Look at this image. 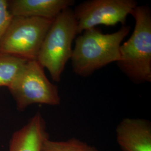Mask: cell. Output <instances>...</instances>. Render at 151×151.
<instances>
[{
    "label": "cell",
    "instance_id": "10",
    "mask_svg": "<svg viewBox=\"0 0 151 151\" xmlns=\"http://www.w3.org/2000/svg\"><path fill=\"white\" fill-rule=\"evenodd\" d=\"M27 62L12 55L0 53V86H10Z\"/></svg>",
    "mask_w": 151,
    "mask_h": 151
},
{
    "label": "cell",
    "instance_id": "1",
    "mask_svg": "<svg viewBox=\"0 0 151 151\" xmlns=\"http://www.w3.org/2000/svg\"><path fill=\"white\" fill-rule=\"evenodd\" d=\"M130 27L125 25L119 30L104 34L94 27L76 37L70 58L73 71L77 75L88 77L95 71L120 60V47Z\"/></svg>",
    "mask_w": 151,
    "mask_h": 151
},
{
    "label": "cell",
    "instance_id": "11",
    "mask_svg": "<svg viewBox=\"0 0 151 151\" xmlns=\"http://www.w3.org/2000/svg\"><path fill=\"white\" fill-rule=\"evenodd\" d=\"M40 151H100L94 146L76 138L68 140L53 141L48 138L44 141Z\"/></svg>",
    "mask_w": 151,
    "mask_h": 151
},
{
    "label": "cell",
    "instance_id": "8",
    "mask_svg": "<svg viewBox=\"0 0 151 151\" xmlns=\"http://www.w3.org/2000/svg\"><path fill=\"white\" fill-rule=\"evenodd\" d=\"M74 4L73 0H14L9 2V9L13 16L53 20Z\"/></svg>",
    "mask_w": 151,
    "mask_h": 151
},
{
    "label": "cell",
    "instance_id": "9",
    "mask_svg": "<svg viewBox=\"0 0 151 151\" xmlns=\"http://www.w3.org/2000/svg\"><path fill=\"white\" fill-rule=\"evenodd\" d=\"M48 138L45 122L38 112L27 124L14 133L9 151H40L44 141Z\"/></svg>",
    "mask_w": 151,
    "mask_h": 151
},
{
    "label": "cell",
    "instance_id": "5",
    "mask_svg": "<svg viewBox=\"0 0 151 151\" xmlns=\"http://www.w3.org/2000/svg\"><path fill=\"white\" fill-rule=\"evenodd\" d=\"M37 60L28 61L15 81L8 88L19 110L34 104L58 106L60 97L58 87L49 81Z\"/></svg>",
    "mask_w": 151,
    "mask_h": 151
},
{
    "label": "cell",
    "instance_id": "2",
    "mask_svg": "<svg viewBox=\"0 0 151 151\" xmlns=\"http://www.w3.org/2000/svg\"><path fill=\"white\" fill-rule=\"evenodd\" d=\"M131 15L135 20L128 40L120 47V70L136 84L151 82V10L147 5L137 6Z\"/></svg>",
    "mask_w": 151,
    "mask_h": 151
},
{
    "label": "cell",
    "instance_id": "7",
    "mask_svg": "<svg viewBox=\"0 0 151 151\" xmlns=\"http://www.w3.org/2000/svg\"><path fill=\"white\" fill-rule=\"evenodd\" d=\"M116 139L122 151H151V123L145 119L126 118L116 128Z\"/></svg>",
    "mask_w": 151,
    "mask_h": 151
},
{
    "label": "cell",
    "instance_id": "3",
    "mask_svg": "<svg viewBox=\"0 0 151 151\" xmlns=\"http://www.w3.org/2000/svg\"><path fill=\"white\" fill-rule=\"evenodd\" d=\"M78 35L73 11L67 8L53 20L44 39L37 60L48 70L52 80L59 82L72 54V44Z\"/></svg>",
    "mask_w": 151,
    "mask_h": 151
},
{
    "label": "cell",
    "instance_id": "6",
    "mask_svg": "<svg viewBox=\"0 0 151 151\" xmlns=\"http://www.w3.org/2000/svg\"><path fill=\"white\" fill-rule=\"evenodd\" d=\"M138 6L134 0H89L77 6L73 11L78 35L98 25L113 27L126 24L127 18Z\"/></svg>",
    "mask_w": 151,
    "mask_h": 151
},
{
    "label": "cell",
    "instance_id": "12",
    "mask_svg": "<svg viewBox=\"0 0 151 151\" xmlns=\"http://www.w3.org/2000/svg\"><path fill=\"white\" fill-rule=\"evenodd\" d=\"M12 17L9 9V1L0 0V42L9 27Z\"/></svg>",
    "mask_w": 151,
    "mask_h": 151
},
{
    "label": "cell",
    "instance_id": "4",
    "mask_svg": "<svg viewBox=\"0 0 151 151\" xmlns=\"http://www.w3.org/2000/svg\"><path fill=\"white\" fill-rule=\"evenodd\" d=\"M53 20L13 16L0 42V53L10 54L28 61L37 60L44 39Z\"/></svg>",
    "mask_w": 151,
    "mask_h": 151
}]
</instances>
